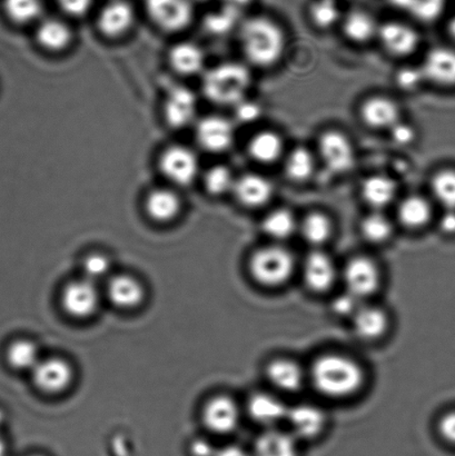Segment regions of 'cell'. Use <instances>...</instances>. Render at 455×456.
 Instances as JSON below:
<instances>
[{"mask_svg":"<svg viewBox=\"0 0 455 456\" xmlns=\"http://www.w3.org/2000/svg\"><path fill=\"white\" fill-rule=\"evenodd\" d=\"M84 273L87 280H100L109 274L110 270V259L101 254H93L85 259Z\"/></svg>","mask_w":455,"mask_h":456,"instance_id":"45","label":"cell"},{"mask_svg":"<svg viewBox=\"0 0 455 456\" xmlns=\"http://www.w3.org/2000/svg\"><path fill=\"white\" fill-rule=\"evenodd\" d=\"M252 75L247 66L229 61L205 74L203 89L209 101L222 106H236L247 98Z\"/></svg>","mask_w":455,"mask_h":456,"instance_id":"3","label":"cell"},{"mask_svg":"<svg viewBox=\"0 0 455 456\" xmlns=\"http://www.w3.org/2000/svg\"><path fill=\"white\" fill-rule=\"evenodd\" d=\"M235 107V118L240 124L249 125L260 120L263 116V107L258 102L245 98Z\"/></svg>","mask_w":455,"mask_h":456,"instance_id":"47","label":"cell"},{"mask_svg":"<svg viewBox=\"0 0 455 456\" xmlns=\"http://www.w3.org/2000/svg\"><path fill=\"white\" fill-rule=\"evenodd\" d=\"M249 270L258 283L274 288L291 279L294 257L282 246H266L252 255Z\"/></svg>","mask_w":455,"mask_h":456,"instance_id":"4","label":"cell"},{"mask_svg":"<svg viewBox=\"0 0 455 456\" xmlns=\"http://www.w3.org/2000/svg\"><path fill=\"white\" fill-rule=\"evenodd\" d=\"M7 361L13 369L33 370L40 362L38 348L33 342L20 339L9 346Z\"/></svg>","mask_w":455,"mask_h":456,"instance_id":"39","label":"cell"},{"mask_svg":"<svg viewBox=\"0 0 455 456\" xmlns=\"http://www.w3.org/2000/svg\"><path fill=\"white\" fill-rule=\"evenodd\" d=\"M360 191L361 198L373 211H381L394 202L398 196V184L390 176L376 174L365 178Z\"/></svg>","mask_w":455,"mask_h":456,"instance_id":"20","label":"cell"},{"mask_svg":"<svg viewBox=\"0 0 455 456\" xmlns=\"http://www.w3.org/2000/svg\"><path fill=\"white\" fill-rule=\"evenodd\" d=\"M40 46L48 51H62L69 46L71 40L69 27L58 20H46L38 26L36 33Z\"/></svg>","mask_w":455,"mask_h":456,"instance_id":"35","label":"cell"},{"mask_svg":"<svg viewBox=\"0 0 455 456\" xmlns=\"http://www.w3.org/2000/svg\"><path fill=\"white\" fill-rule=\"evenodd\" d=\"M390 138L394 144L400 147L412 145L418 137L417 128L412 124L401 119L394 127L389 129Z\"/></svg>","mask_w":455,"mask_h":456,"instance_id":"46","label":"cell"},{"mask_svg":"<svg viewBox=\"0 0 455 456\" xmlns=\"http://www.w3.org/2000/svg\"><path fill=\"white\" fill-rule=\"evenodd\" d=\"M31 372L36 387L48 395L64 392L73 381L71 366L61 359L40 361Z\"/></svg>","mask_w":455,"mask_h":456,"instance_id":"15","label":"cell"},{"mask_svg":"<svg viewBox=\"0 0 455 456\" xmlns=\"http://www.w3.org/2000/svg\"><path fill=\"white\" fill-rule=\"evenodd\" d=\"M196 97L191 89L175 87L168 93L164 113L169 126L182 128L193 122L196 115Z\"/></svg>","mask_w":455,"mask_h":456,"instance_id":"16","label":"cell"},{"mask_svg":"<svg viewBox=\"0 0 455 456\" xmlns=\"http://www.w3.org/2000/svg\"><path fill=\"white\" fill-rule=\"evenodd\" d=\"M240 43L248 64L258 69H271L279 64L288 45L283 27L273 18L263 15L240 22Z\"/></svg>","mask_w":455,"mask_h":456,"instance_id":"1","label":"cell"},{"mask_svg":"<svg viewBox=\"0 0 455 456\" xmlns=\"http://www.w3.org/2000/svg\"><path fill=\"white\" fill-rule=\"evenodd\" d=\"M315 167V156L305 146H297L289 151L284 160L285 176L297 184L310 181L314 175Z\"/></svg>","mask_w":455,"mask_h":456,"instance_id":"29","label":"cell"},{"mask_svg":"<svg viewBox=\"0 0 455 456\" xmlns=\"http://www.w3.org/2000/svg\"><path fill=\"white\" fill-rule=\"evenodd\" d=\"M440 230L447 235L455 234V211L445 209L439 220Z\"/></svg>","mask_w":455,"mask_h":456,"instance_id":"51","label":"cell"},{"mask_svg":"<svg viewBox=\"0 0 455 456\" xmlns=\"http://www.w3.org/2000/svg\"><path fill=\"white\" fill-rule=\"evenodd\" d=\"M198 2H207V0H198Z\"/></svg>","mask_w":455,"mask_h":456,"instance_id":"58","label":"cell"},{"mask_svg":"<svg viewBox=\"0 0 455 456\" xmlns=\"http://www.w3.org/2000/svg\"><path fill=\"white\" fill-rule=\"evenodd\" d=\"M448 31L449 34L451 35V37L455 40V15H453L451 20L449 21Z\"/></svg>","mask_w":455,"mask_h":456,"instance_id":"55","label":"cell"},{"mask_svg":"<svg viewBox=\"0 0 455 456\" xmlns=\"http://www.w3.org/2000/svg\"><path fill=\"white\" fill-rule=\"evenodd\" d=\"M305 280L307 286L314 292H325L337 279V267L328 254L314 250L307 255L305 262Z\"/></svg>","mask_w":455,"mask_h":456,"instance_id":"19","label":"cell"},{"mask_svg":"<svg viewBox=\"0 0 455 456\" xmlns=\"http://www.w3.org/2000/svg\"><path fill=\"white\" fill-rule=\"evenodd\" d=\"M296 437L288 433L270 430L258 437L254 456H297Z\"/></svg>","mask_w":455,"mask_h":456,"instance_id":"31","label":"cell"},{"mask_svg":"<svg viewBox=\"0 0 455 456\" xmlns=\"http://www.w3.org/2000/svg\"><path fill=\"white\" fill-rule=\"evenodd\" d=\"M439 432L449 444L455 445V411L444 414L439 422Z\"/></svg>","mask_w":455,"mask_h":456,"instance_id":"50","label":"cell"},{"mask_svg":"<svg viewBox=\"0 0 455 456\" xmlns=\"http://www.w3.org/2000/svg\"><path fill=\"white\" fill-rule=\"evenodd\" d=\"M287 421L294 436L302 439H312L322 432L327 418L322 410L316 406L302 404L288 409Z\"/></svg>","mask_w":455,"mask_h":456,"instance_id":"22","label":"cell"},{"mask_svg":"<svg viewBox=\"0 0 455 456\" xmlns=\"http://www.w3.org/2000/svg\"><path fill=\"white\" fill-rule=\"evenodd\" d=\"M360 230L365 240L371 243H382L390 239L394 224L381 211H373L361 221Z\"/></svg>","mask_w":455,"mask_h":456,"instance_id":"40","label":"cell"},{"mask_svg":"<svg viewBox=\"0 0 455 456\" xmlns=\"http://www.w3.org/2000/svg\"><path fill=\"white\" fill-rule=\"evenodd\" d=\"M377 38L387 53L401 58L413 55L421 44L420 34L416 28L396 20L381 24Z\"/></svg>","mask_w":455,"mask_h":456,"instance_id":"6","label":"cell"},{"mask_svg":"<svg viewBox=\"0 0 455 456\" xmlns=\"http://www.w3.org/2000/svg\"><path fill=\"white\" fill-rule=\"evenodd\" d=\"M100 305V294L93 281H76L62 293V306L69 315L77 319H86L96 312Z\"/></svg>","mask_w":455,"mask_h":456,"instance_id":"13","label":"cell"},{"mask_svg":"<svg viewBox=\"0 0 455 456\" xmlns=\"http://www.w3.org/2000/svg\"><path fill=\"white\" fill-rule=\"evenodd\" d=\"M311 378L321 395L336 399L354 395L364 382L362 368L349 357L338 354L319 357L312 366Z\"/></svg>","mask_w":455,"mask_h":456,"instance_id":"2","label":"cell"},{"mask_svg":"<svg viewBox=\"0 0 455 456\" xmlns=\"http://www.w3.org/2000/svg\"><path fill=\"white\" fill-rule=\"evenodd\" d=\"M146 212L158 222H169L174 220L181 211V200L175 191L167 189H158L150 191L145 203Z\"/></svg>","mask_w":455,"mask_h":456,"instance_id":"30","label":"cell"},{"mask_svg":"<svg viewBox=\"0 0 455 456\" xmlns=\"http://www.w3.org/2000/svg\"><path fill=\"white\" fill-rule=\"evenodd\" d=\"M235 131L233 124L222 116H207L196 126V138L205 151L222 153L233 145Z\"/></svg>","mask_w":455,"mask_h":456,"instance_id":"9","label":"cell"},{"mask_svg":"<svg viewBox=\"0 0 455 456\" xmlns=\"http://www.w3.org/2000/svg\"><path fill=\"white\" fill-rule=\"evenodd\" d=\"M421 69L427 83L441 87L455 86V49L436 46L427 53Z\"/></svg>","mask_w":455,"mask_h":456,"instance_id":"12","label":"cell"},{"mask_svg":"<svg viewBox=\"0 0 455 456\" xmlns=\"http://www.w3.org/2000/svg\"><path fill=\"white\" fill-rule=\"evenodd\" d=\"M430 189L441 207L455 211V168L436 171L431 177Z\"/></svg>","mask_w":455,"mask_h":456,"instance_id":"38","label":"cell"},{"mask_svg":"<svg viewBox=\"0 0 455 456\" xmlns=\"http://www.w3.org/2000/svg\"><path fill=\"white\" fill-rule=\"evenodd\" d=\"M359 113L365 126L378 131H389L402 119L398 102L382 95L368 97L361 104Z\"/></svg>","mask_w":455,"mask_h":456,"instance_id":"11","label":"cell"},{"mask_svg":"<svg viewBox=\"0 0 455 456\" xmlns=\"http://www.w3.org/2000/svg\"><path fill=\"white\" fill-rule=\"evenodd\" d=\"M216 452L213 450L212 444L204 440L195 441L191 445V454L194 456H215Z\"/></svg>","mask_w":455,"mask_h":456,"instance_id":"52","label":"cell"},{"mask_svg":"<svg viewBox=\"0 0 455 456\" xmlns=\"http://www.w3.org/2000/svg\"><path fill=\"white\" fill-rule=\"evenodd\" d=\"M215 456H251L247 451L240 448L236 445L225 446L221 450H218Z\"/></svg>","mask_w":455,"mask_h":456,"instance_id":"53","label":"cell"},{"mask_svg":"<svg viewBox=\"0 0 455 456\" xmlns=\"http://www.w3.org/2000/svg\"><path fill=\"white\" fill-rule=\"evenodd\" d=\"M61 8L70 16L79 17L87 13L93 0H57Z\"/></svg>","mask_w":455,"mask_h":456,"instance_id":"49","label":"cell"},{"mask_svg":"<svg viewBox=\"0 0 455 456\" xmlns=\"http://www.w3.org/2000/svg\"><path fill=\"white\" fill-rule=\"evenodd\" d=\"M240 17L242 11L223 4V7L218 11L205 17V28L214 35H225L234 27L240 25Z\"/></svg>","mask_w":455,"mask_h":456,"instance_id":"41","label":"cell"},{"mask_svg":"<svg viewBox=\"0 0 455 456\" xmlns=\"http://www.w3.org/2000/svg\"><path fill=\"white\" fill-rule=\"evenodd\" d=\"M7 453V446L6 444H4V441L0 436V456H6Z\"/></svg>","mask_w":455,"mask_h":456,"instance_id":"56","label":"cell"},{"mask_svg":"<svg viewBox=\"0 0 455 456\" xmlns=\"http://www.w3.org/2000/svg\"><path fill=\"white\" fill-rule=\"evenodd\" d=\"M253 2L254 0H223V4H227V6L240 9L242 12L244 8L248 7Z\"/></svg>","mask_w":455,"mask_h":456,"instance_id":"54","label":"cell"},{"mask_svg":"<svg viewBox=\"0 0 455 456\" xmlns=\"http://www.w3.org/2000/svg\"><path fill=\"white\" fill-rule=\"evenodd\" d=\"M318 151L321 160L329 172L343 175L350 173L356 164L353 142L345 133L328 129L319 136Z\"/></svg>","mask_w":455,"mask_h":456,"instance_id":"5","label":"cell"},{"mask_svg":"<svg viewBox=\"0 0 455 456\" xmlns=\"http://www.w3.org/2000/svg\"><path fill=\"white\" fill-rule=\"evenodd\" d=\"M146 12L159 28L167 31L184 29L194 13L190 0H146Z\"/></svg>","mask_w":455,"mask_h":456,"instance_id":"7","label":"cell"},{"mask_svg":"<svg viewBox=\"0 0 455 456\" xmlns=\"http://www.w3.org/2000/svg\"><path fill=\"white\" fill-rule=\"evenodd\" d=\"M427 83L426 76L420 67L404 66L396 70L394 84L399 91L416 93Z\"/></svg>","mask_w":455,"mask_h":456,"instance_id":"44","label":"cell"},{"mask_svg":"<svg viewBox=\"0 0 455 456\" xmlns=\"http://www.w3.org/2000/svg\"><path fill=\"white\" fill-rule=\"evenodd\" d=\"M340 25L345 38L356 45L372 42L378 37L380 28L376 17L363 8H353L345 12Z\"/></svg>","mask_w":455,"mask_h":456,"instance_id":"18","label":"cell"},{"mask_svg":"<svg viewBox=\"0 0 455 456\" xmlns=\"http://www.w3.org/2000/svg\"><path fill=\"white\" fill-rule=\"evenodd\" d=\"M263 232L275 240H288L296 232L297 222L288 208H278L270 212L262 222Z\"/></svg>","mask_w":455,"mask_h":456,"instance_id":"37","label":"cell"},{"mask_svg":"<svg viewBox=\"0 0 455 456\" xmlns=\"http://www.w3.org/2000/svg\"><path fill=\"white\" fill-rule=\"evenodd\" d=\"M235 199L248 208H263L274 195V186L261 174L248 173L236 178L233 187Z\"/></svg>","mask_w":455,"mask_h":456,"instance_id":"14","label":"cell"},{"mask_svg":"<svg viewBox=\"0 0 455 456\" xmlns=\"http://www.w3.org/2000/svg\"><path fill=\"white\" fill-rule=\"evenodd\" d=\"M4 9L17 24H29L37 20L43 6L40 0H4Z\"/></svg>","mask_w":455,"mask_h":456,"instance_id":"42","label":"cell"},{"mask_svg":"<svg viewBox=\"0 0 455 456\" xmlns=\"http://www.w3.org/2000/svg\"><path fill=\"white\" fill-rule=\"evenodd\" d=\"M362 299L356 297L355 295L349 292L340 295L332 304L333 311L341 316H352L361 308L360 303Z\"/></svg>","mask_w":455,"mask_h":456,"instance_id":"48","label":"cell"},{"mask_svg":"<svg viewBox=\"0 0 455 456\" xmlns=\"http://www.w3.org/2000/svg\"><path fill=\"white\" fill-rule=\"evenodd\" d=\"M386 313L376 307H363L353 315L355 333L364 339H377L386 333L387 329Z\"/></svg>","mask_w":455,"mask_h":456,"instance_id":"33","label":"cell"},{"mask_svg":"<svg viewBox=\"0 0 455 456\" xmlns=\"http://www.w3.org/2000/svg\"><path fill=\"white\" fill-rule=\"evenodd\" d=\"M169 61L177 73L194 75L204 67L205 56L202 49L193 43L176 44L169 53Z\"/></svg>","mask_w":455,"mask_h":456,"instance_id":"32","label":"cell"},{"mask_svg":"<svg viewBox=\"0 0 455 456\" xmlns=\"http://www.w3.org/2000/svg\"><path fill=\"white\" fill-rule=\"evenodd\" d=\"M31 456H40V455H31Z\"/></svg>","mask_w":455,"mask_h":456,"instance_id":"59","label":"cell"},{"mask_svg":"<svg viewBox=\"0 0 455 456\" xmlns=\"http://www.w3.org/2000/svg\"><path fill=\"white\" fill-rule=\"evenodd\" d=\"M394 11L422 24H432L443 16L448 0H386Z\"/></svg>","mask_w":455,"mask_h":456,"instance_id":"24","label":"cell"},{"mask_svg":"<svg viewBox=\"0 0 455 456\" xmlns=\"http://www.w3.org/2000/svg\"><path fill=\"white\" fill-rule=\"evenodd\" d=\"M343 279L346 292L362 299L376 292L380 284V273L369 258L356 257L346 264Z\"/></svg>","mask_w":455,"mask_h":456,"instance_id":"10","label":"cell"},{"mask_svg":"<svg viewBox=\"0 0 455 456\" xmlns=\"http://www.w3.org/2000/svg\"><path fill=\"white\" fill-rule=\"evenodd\" d=\"M341 0H311L307 6V16L315 28L329 30L341 24L345 12Z\"/></svg>","mask_w":455,"mask_h":456,"instance_id":"34","label":"cell"},{"mask_svg":"<svg viewBox=\"0 0 455 456\" xmlns=\"http://www.w3.org/2000/svg\"><path fill=\"white\" fill-rule=\"evenodd\" d=\"M134 9L125 0H113L104 6L98 16V28L109 37H119L131 28Z\"/></svg>","mask_w":455,"mask_h":456,"instance_id":"21","label":"cell"},{"mask_svg":"<svg viewBox=\"0 0 455 456\" xmlns=\"http://www.w3.org/2000/svg\"><path fill=\"white\" fill-rule=\"evenodd\" d=\"M267 379L278 387L288 393L300 391L305 383V373L301 366L291 360H274L267 366Z\"/></svg>","mask_w":455,"mask_h":456,"instance_id":"26","label":"cell"},{"mask_svg":"<svg viewBox=\"0 0 455 456\" xmlns=\"http://www.w3.org/2000/svg\"><path fill=\"white\" fill-rule=\"evenodd\" d=\"M204 422L218 435L233 432L240 422L238 405L230 397L217 396L205 406Z\"/></svg>","mask_w":455,"mask_h":456,"instance_id":"17","label":"cell"},{"mask_svg":"<svg viewBox=\"0 0 455 456\" xmlns=\"http://www.w3.org/2000/svg\"><path fill=\"white\" fill-rule=\"evenodd\" d=\"M432 207L422 195H408L398 207V218L404 227L418 230L425 227L432 218Z\"/></svg>","mask_w":455,"mask_h":456,"instance_id":"28","label":"cell"},{"mask_svg":"<svg viewBox=\"0 0 455 456\" xmlns=\"http://www.w3.org/2000/svg\"><path fill=\"white\" fill-rule=\"evenodd\" d=\"M303 239L306 243L321 246L329 240L333 232V223L327 214L312 212L307 214L300 224Z\"/></svg>","mask_w":455,"mask_h":456,"instance_id":"36","label":"cell"},{"mask_svg":"<svg viewBox=\"0 0 455 456\" xmlns=\"http://www.w3.org/2000/svg\"><path fill=\"white\" fill-rule=\"evenodd\" d=\"M288 409L282 401L266 393H257L248 401V413L254 421L273 427L287 419Z\"/></svg>","mask_w":455,"mask_h":456,"instance_id":"25","label":"cell"},{"mask_svg":"<svg viewBox=\"0 0 455 456\" xmlns=\"http://www.w3.org/2000/svg\"><path fill=\"white\" fill-rule=\"evenodd\" d=\"M235 177L231 169L224 165H216L209 168L205 175V187L209 194L221 196L233 191Z\"/></svg>","mask_w":455,"mask_h":456,"instance_id":"43","label":"cell"},{"mask_svg":"<svg viewBox=\"0 0 455 456\" xmlns=\"http://www.w3.org/2000/svg\"><path fill=\"white\" fill-rule=\"evenodd\" d=\"M160 171L177 185H189L199 173V159L193 151L184 146H172L159 159Z\"/></svg>","mask_w":455,"mask_h":456,"instance_id":"8","label":"cell"},{"mask_svg":"<svg viewBox=\"0 0 455 456\" xmlns=\"http://www.w3.org/2000/svg\"><path fill=\"white\" fill-rule=\"evenodd\" d=\"M284 150L283 137L270 129L256 133L248 145L249 158L262 165L279 162L283 158Z\"/></svg>","mask_w":455,"mask_h":456,"instance_id":"23","label":"cell"},{"mask_svg":"<svg viewBox=\"0 0 455 456\" xmlns=\"http://www.w3.org/2000/svg\"><path fill=\"white\" fill-rule=\"evenodd\" d=\"M4 422V415L3 413V411L0 410V428H2Z\"/></svg>","mask_w":455,"mask_h":456,"instance_id":"57","label":"cell"},{"mask_svg":"<svg viewBox=\"0 0 455 456\" xmlns=\"http://www.w3.org/2000/svg\"><path fill=\"white\" fill-rule=\"evenodd\" d=\"M107 293L114 305L122 308H134L140 305L145 295L140 281L126 275L111 279Z\"/></svg>","mask_w":455,"mask_h":456,"instance_id":"27","label":"cell"}]
</instances>
